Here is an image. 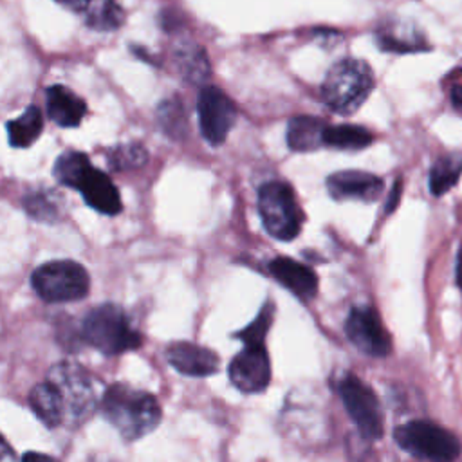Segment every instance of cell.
I'll return each instance as SVG.
<instances>
[{
  "instance_id": "6da1fadb",
  "label": "cell",
  "mask_w": 462,
  "mask_h": 462,
  "mask_svg": "<svg viewBox=\"0 0 462 462\" xmlns=\"http://www.w3.org/2000/svg\"><path fill=\"white\" fill-rule=\"evenodd\" d=\"M101 411L126 440H137L148 435L162 417L161 406L153 395L123 383H116L105 390Z\"/></svg>"
},
{
  "instance_id": "7a4b0ae2",
  "label": "cell",
  "mask_w": 462,
  "mask_h": 462,
  "mask_svg": "<svg viewBox=\"0 0 462 462\" xmlns=\"http://www.w3.org/2000/svg\"><path fill=\"white\" fill-rule=\"evenodd\" d=\"M374 74L366 61L345 58L328 69L321 85V97L332 112L348 116L365 103L374 90Z\"/></svg>"
},
{
  "instance_id": "3957f363",
  "label": "cell",
  "mask_w": 462,
  "mask_h": 462,
  "mask_svg": "<svg viewBox=\"0 0 462 462\" xmlns=\"http://www.w3.org/2000/svg\"><path fill=\"white\" fill-rule=\"evenodd\" d=\"M81 332L88 345L106 356L123 354L141 345L139 332L132 327L125 310L116 305L92 309L83 319Z\"/></svg>"
},
{
  "instance_id": "277c9868",
  "label": "cell",
  "mask_w": 462,
  "mask_h": 462,
  "mask_svg": "<svg viewBox=\"0 0 462 462\" xmlns=\"http://www.w3.org/2000/svg\"><path fill=\"white\" fill-rule=\"evenodd\" d=\"M258 211L265 231L278 240H292L301 229L303 213L287 182H265L258 191Z\"/></svg>"
},
{
  "instance_id": "5b68a950",
  "label": "cell",
  "mask_w": 462,
  "mask_h": 462,
  "mask_svg": "<svg viewBox=\"0 0 462 462\" xmlns=\"http://www.w3.org/2000/svg\"><path fill=\"white\" fill-rule=\"evenodd\" d=\"M395 442L413 457L430 462H455L460 455L458 439L431 420H410L393 431Z\"/></svg>"
},
{
  "instance_id": "8992f818",
  "label": "cell",
  "mask_w": 462,
  "mask_h": 462,
  "mask_svg": "<svg viewBox=\"0 0 462 462\" xmlns=\"http://www.w3.org/2000/svg\"><path fill=\"white\" fill-rule=\"evenodd\" d=\"M32 289L51 303L74 301L88 292L90 278L85 267L72 260H54L34 269Z\"/></svg>"
},
{
  "instance_id": "52a82bcc",
  "label": "cell",
  "mask_w": 462,
  "mask_h": 462,
  "mask_svg": "<svg viewBox=\"0 0 462 462\" xmlns=\"http://www.w3.org/2000/svg\"><path fill=\"white\" fill-rule=\"evenodd\" d=\"M339 395L346 408V413L357 426L359 433L366 440H377L383 435L384 422H383V410L379 404L377 395L372 388L363 383L359 377L346 374L339 381Z\"/></svg>"
},
{
  "instance_id": "ba28073f",
  "label": "cell",
  "mask_w": 462,
  "mask_h": 462,
  "mask_svg": "<svg viewBox=\"0 0 462 462\" xmlns=\"http://www.w3.org/2000/svg\"><path fill=\"white\" fill-rule=\"evenodd\" d=\"M61 393L65 404V419H83L97 404V388L92 375L78 365L60 363L47 377Z\"/></svg>"
},
{
  "instance_id": "9c48e42d",
  "label": "cell",
  "mask_w": 462,
  "mask_h": 462,
  "mask_svg": "<svg viewBox=\"0 0 462 462\" xmlns=\"http://www.w3.org/2000/svg\"><path fill=\"white\" fill-rule=\"evenodd\" d=\"M197 114L202 137L213 146H218L227 139V134L236 121V106L231 97L211 85L200 88Z\"/></svg>"
},
{
  "instance_id": "30bf717a",
  "label": "cell",
  "mask_w": 462,
  "mask_h": 462,
  "mask_svg": "<svg viewBox=\"0 0 462 462\" xmlns=\"http://www.w3.org/2000/svg\"><path fill=\"white\" fill-rule=\"evenodd\" d=\"M345 332L350 343L366 356L384 357L392 348L390 334L374 307H354L345 321Z\"/></svg>"
},
{
  "instance_id": "8fae6325",
  "label": "cell",
  "mask_w": 462,
  "mask_h": 462,
  "mask_svg": "<svg viewBox=\"0 0 462 462\" xmlns=\"http://www.w3.org/2000/svg\"><path fill=\"white\" fill-rule=\"evenodd\" d=\"M231 383L244 393H258L271 381V361L262 345H245L229 365Z\"/></svg>"
},
{
  "instance_id": "7c38bea8",
  "label": "cell",
  "mask_w": 462,
  "mask_h": 462,
  "mask_svg": "<svg viewBox=\"0 0 462 462\" xmlns=\"http://www.w3.org/2000/svg\"><path fill=\"white\" fill-rule=\"evenodd\" d=\"M383 188L381 177L361 170H343L327 177V189L336 200L374 202L383 193Z\"/></svg>"
},
{
  "instance_id": "4fadbf2b",
  "label": "cell",
  "mask_w": 462,
  "mask_h": 462,
  "mask_svg": "<svg viewBox=\"0 0 462 462\" xmlns=\"http://www.w3.org/2000/svg\"><path fill=\"white\" fill-rule=\"evenodd\" d=\"M374 38L377 47L384 52L404 54V52H417V51L430 49V43L424 32L417 25L406 20L388 18L381 22L374 32Z\"/></svg>"
},
{
  "instance_id": "5bb4252c",
  "label": "cell",
  "mask_w": 462,
  "mask_h": 462,
  "mask_svg": "<svg viewBox=\"0 0 462 462\" xmlns=\"http://www.w3.org/2000/svg\"><path fill=\"white\" fill-rule=\"evenodd\" d=\"M166 359L177 372L189 377H206L218 370V357L213 350L188 341L170 345Z\"/></svg>"
},
{
  "instance_id": "9a60e30c",
  "label": "cell",
  "mask_w": 462,
  "mask_h": 462,
  "mask_svg": "<svg viewBox=\"0 0 462 462\" xmlns=\"http://www.w3.org/2000/svg\"><path fill=\"white\" fill-rule=\"evenodd\" d=\"M269 273L294 296L301 300H310L318 292V278L314 271L292 258H274L269 263Z\"/></svg>"
},
{
  "instance_id": "2e32d148",
  "label": "cell",
  "mask_w": 462,
  "mask_h": 462,
  "mask_svg": "<svg viewBox=\"0 0 462 462\" xmlns=\"http://www.w3.org/2000/svg\"><path fill=\"white\" fill-rule=\"evenodd\" d=\"M78 189L83 193L85 202L103 215H117L123 208L117 188L101 170L90 168Z\"/></svg>"
},
{
  "instance_id": "e0dca14e",
  "label": "cell",
  "mask_w": 462,
  "mask_h": 462,
  "mask_svg": "<svg viewBox=\"0 0 462 462\" xmlns=\"http://www.w3.org/2000/svg\"><path fill=\"white\" fill-rule=\"evenodd\" d=\"M47 101V116L52 123L63 128H74L83 121L87 112L85 101L72 92L69 87L52 85L45 92Z\"/></svg>"
},
{
  "instance_id": "ac0fdd59",
  "label": "cell",
  "mask_w": 462,
  "mask_h": 462,
  "mask_svg": "<svg viewBox=\"0 0 462 462\" xmlns=\"http://www.w3.org/2000/svg\"><path fill=\"white\" fill-rule=\"evenodd\" d=\"M29 404L36 417L49 428H56L65 420V404L61 393L49 379L31 390Z\"/></svg>"
},
{
  "instance_id": "d6986e66",
  "label": "cell",
  "mask_w": 462,
  "mask_h": 462,
  "mask_svg": "<svg viewBox=\"0 0 462 462\" xmlns=\"http://www.w3.org/2000/svg\"><path fill=\"white\" fill-rule=\"evenodd\" d=\"M327 123L312 116H296L287 125V144L294 152H312L323 146Z\"/></svg>"
},
{
  "instance_id": "ffe728a7",
  "label": "cell",
  "mask_w": 462,
  "mask_h": 462,
  "mask_svg": "<svg viewBox=\"0 0 462 462\" xmlns=\"http://www.w3.org/2000/svg\"><path fill=\"white\" fill-rule=\"evenodd\" d=\"M175 65L179 74L193 85L204 83L211 72L206 54L197 43H179L175 49Z\"/></svg>"
},
{
  "instance_id": "44dd1931",
  "label": "cell",
  "mask_w": 462,
  "mask_h": 462,
  "mask_svg": "<svg viewBox=\"0 0 462 462\" xmlns=\"http://www.w3.org/2000/svg\"><path fill=\"white\" fill-rule=\"evenodd\" d=\"M7 139L14 148L31 146L43 130V116L38 106H27L16 119L7 121Z\"/></svg>"
},
{
  "instance_id": "7402d4cb",
  "label": "cell",
  "mask_w": 462,
  "mask_h": 462,
  "mask_svg": "<svg viewBox=\"0 0 462 462\" xmlns=\"http://www.w3.org/2000/svg\"><path fill=\"white\" fill-rule=\"evenodd\" d=\"M462 173V153L449 152L440 155L430 170V191L435 197L449 191L460 179Z\"/></svg>"
},
{
  "instance_id": "603a6c76",
  "label": "cell",
  "mask_w": 462,
  "mask_h": 462,
  "mask_svg": "<svg viewBox=\"0 0 462 462\" xmlns=\"http://www.w3.org/2000/svg\"><path fill=\"white\" fill-rule=\"evenodd\" d=\"M374 135L359 125H327L323 132V146L337 150H361L370 146Z\"/></svg>"
},
{
  "instance_id": "cb8c5ba5",
  "label": "cell",
  "mask_w": 462,
  "mask_h": 462,
  "mask_svg": "<svg viewBox=\"0 0 462 462\" xmlns=\"http://www.w3.org/2000/svg\"><path fill=\"white\" fill-rule=\"evenodd\" d=\"M83 13L87 25L96 31H116L125 22V13L114 0H90Z\"/></svg>"
},
{
  "instance_id": "d4e9b609",
  "label": "cell",
  "mask_w": 462,
  "mask_h": 462,
  "mask_svg": "<svg viewBox=\"0 0 462 462\" xmlns=\"http://www.w3.org/2000/svg\"><path fill=\"white\" fill-rule=\"evenodd\" d=\"M90 168L92 166H90L88 157L85 153H81V152H65L56 159L54 175L61 184L78 189Z\"/></svg>"
},
{
  "instance_id": "484cf974",
  "label": "cell",
  "mask_w": 462,
  "mask_h": 462,
  "mask_svg": "<svg viewBox=\"0 0 462 462\" xmlns=\"http://www.w3.org/2000/svg\"><path fill=\"white\" fill-rule=\"evenodd\" d=\"M146 161V152L141 144H123L110 152L114 168H135Z\"/></svg>"
},
{
  "instance_id": "4316f807",
  "label": "cell",
  "mask_w": 462,
  "mask_h": 462,
  "mask_svg": "<svg viewBox=\"0 0 462 462\" xmlns=\"http://www.w3.org/2000/svg\"><path fill=\"white\" fill-rule=\"evenodd\" d=\"M273 319V309L271 307H263L262 312L256 316V319L244 330L238 332V337L245 343V345H262L263 337L269 330Z\"/></svg>"
},
{
  "instance_id": "83f0119b",
  "label": "cell",
  "mask_w": 462,
  "mask_h": 462,
  "mask_svg": "<svg viewBox=\"0 0 462 462\" xmlns=\"http://www.w3.org/2000/svg\"><path fill=\"white\" fill-rule=\"evenodd\" d=\"M449 99L455 110L462 114V78L458 81H453L449 87Z\"/></svg>"
},
{
  "instance_id": "f1b7e54d",
  "label": "cell",
  "mask_w": 462,
  "mask_h": 462,
  "mask_svg": "<svg viewBox=\"0 0 462 462\" xmlns=\"http://www.w3.org/2000/svg\"><path fill=\"white\" fill-rule=\"evenodd\" d=\"M0 462H16V455L13 448L4 440L2 435H0Z\"/></svg>"
},
{
  "instance_id": "f546056e",
  "label": "cell",
  "mask_w": 462,
  "mask_h": 462,
  "mask_svg": "<svg viewBox=\"0 0 462 462\" xmlns=\"http://www.w3.org/2000/svg\"><path fill=\"white\" fill-rule=\"evenodd\" d=\"M60 5H63V7H67V9H70V11H74V13H83L85 9H87V5H88V2L90 0H56Z\"/></svg>"
},
{
  "instance_id": "4dcf8cb0",
  "label": "cell",
  "mask_w": 462,
  "mask_h": 462,
  "mask_svg": "<svg viewBox=\"0 0 462 462\" xmlns=\"http://www.w3.org/2000/svg\"><path fill=\"white\" fill-rule=\"evenodd\" d=\"M22 462H58L56 458H52L51 455L45 453H36V451H29L23 455Z\"/></svg>"
}]
</instances>
